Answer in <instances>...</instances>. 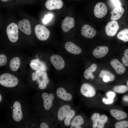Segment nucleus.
<instances>
[{
	"label": "nucleus",
	"instance_id": "6e6552de",
	"mask_svg": "<svg viewBox=\"0 0 128 128\" xmlns=\"http://www.w3.org/2000/svg\"><path fill=\"white\" fill-rule=\"evenodd\" d=\"M12 116L14 120L17 122L20 121L23 118L21 105L18 101H15L13 104Z\"/></svg>",
	"mask_w": 128,
	"mask_h": 128
},
{
	"label": "nucleus",
	"instance_id": "a211bd4d",
	"mask_svg": "<svg viewBox=\"0 0 128 128\" xmlns=\"http://www.w3.org/2000/svg\"><path fill=\"white\" fill-rule=\"evenodd\" d=\"M65 47L69 52L74 54H78L82 52V50L79 47L71 42H66Z\"/></svg>",
	"mask_w": 128,
	"mask_h": 128
},
{
	"label": "nucleus",
	"instance_id": "8fccbe9b",
	"mask_svg": "<svg viewBox=\"0 0 128 128\" xmlns=\"http://www.w3.org/2000/svg\"></svg>",
	"mask_w": 128,
	"mask_h": 128
},
{
	"label": "nucleus",
	"instance_id": "c03bdc74",
	"mask_svg": "<svg viewBox=\"0 0 128 128\" xmlns=\"http://www.w3.org/2000/svg\"><path fill=\"white\" fill-rule=\"evenodd\" d=\"M90 78L92 79H93L94 78V77L93 75L92 74L90 76Z\"/></svg>",
	"mask_w": 128,
	"mask_h": 128
},
{
	"label": "nucleus",
	"instance_id": "7c9ffc66",
	"mask_svg": "<svg viewBox=\"0 0 128 128\" xmlns=\"http://www.w3.org/2000/svg\"><path fill=\"white\" fill-rule=\"evenodd\" d=\"M114 90L116 92L119 93H123L128 90V87L125 85H122L115 87Z\"/></svg>",
	"mask_w": 128,
	"mask_h": 128
},
{
	"label": "nucleus",
	"instance_id": "39448f33",
	"mask_svg": "<svg viewBox=\"0 0 128 128\" xmlns=\"http://www.w3.org/2000/svg\"><path fill=\"white\" fill-rule=\"evenodd\" d=\"M119 26L118 22L116 21H112L108 22L105 27L106 34L109 36H114L119 29Z\"/></svg>",
	"mask_w": 128,
	"mask_h": 128
},
{
	"label": "nucleus",
	"instance_id": "ea45409f",
	"mask_svg": "<svg viewBox=\"0 0 128 128\" xmlns=\"http://www.w3.org/2000/svg\"><path fill=\"white\" fill-rule=\"evenodd\" d=\"M103 81L105 82L110 81V77L106 76H104L102 78Z\"/></svg>",
	"mask_w": 128,
	"mask_h": 128
},
{
	"label": "nucleus",
	"instance_id": "5701e85b",
	"mask_svg": "<svg viewBox=\"0 0 128 128\" xmlns=\"http://www.w3.org/2000/svg\"><path fill=\"white\" fill-rule=\"evenodd\" d=\"M20 63V59L18 57L13 58L10 60L9 66L10 70L13 71H17L19 68Z\"/></svg>",
	"mask_w": 128,
	"mask_h": 128
},
{
	"label": "nucleus",
	"instance_id": "58836bf2",
	"mask_svg": "<svg viewBox=\"0 0 128 128\" xmlns=\"http://www.w3.org/2000/svg\"><path fill=\"white\" fill-rule=\"evenodd\" d=\"M116 7L121 6V4L119 0H112Z\"/></svg>",
	"mask_w": 128,
	"mask_h": 128
},
{
	"label": "nucleus",
	"instance_id": "bb28decb",
	"mask_svg": "<svg viewBox=\"0 0 128 128\" xmlns=\"http://www.w3.org/2000/svg\"><path fill=\"white\" fill-rule=\"evenodd\" d=\"M75 114V112L74 110H70L64 119V122L65 125L68 126L69 125L71 119L74 117Z\"/></svg>",
	"mask_w": 128,
	"mask_h": 128
},
{
	"label": "nucleus",
	"instance_id": "f8f14e48",
	"mask_svg": "<svg viewBox=\"0 0 128 128\" xmlns=\"http://www.w3.org/2000/svg\"><path fill=\"white\" fill-rule=\"evenodd\" d=\"M29 65L32 69L36 71H45L47 70L45 64L38 58L31 60Z\"/></svg>",
	"mask_w": 128,
	"mask_h": 128
},
{
	"label": "nucleus",
	"instance_id": "de8ad7c7",
	"mask_svg": "<svg viewBox=\"0 0 128 128\" xmlns=\"http://www.w3.org/2000/svg\"><path fill=\"white\" fill-rule=\"evenodd\" d=\"M127 86L128 87V80L127 82Z\"/></svg>",
	"mask_w": 128,
	"mask_h": 128
},
{
	"label": "nucleus",
	"instance_id": "c756f323",
	"mask_svg": "<svg viewBox=\"0 0 128 128\" xmlns=\"http://www.w3.org/2000/svg\"><path fill=\"white\" fill-rule=\"evenodd\" d=\"M108 119L107 116L104 114L101 116L100 120L98 122L97 128H103L104 127L105 124Z\"/></svg>",
	"mask_w": 128,
	"mask_h": 128
},
{
	"label": "nucleus",
	"instance_id": "cd10ccee",
	"mask_svg": "<svg viewBox=\"0 0 128 128\" xmlns=\"http://www.w3.org/2000/svg\"><path fill=\"white\" fill-rule=\"evenodd\" d=\"M101 115L98 113H95L91 116V119L93 122V127L95 128L97 127L98 123L100 121Z\"/></svg>",
	"mask_w": 128,
	"mask_h": 128
},
{
	"label": "nucleus",
	"instance_id": "4c0bfd02",
	"mask_svg": "<svg viewBox=\"0 0 128 128\" xmlns=\"http://www.w3.org/2000/svg\"><path fill=\"white\" fill-rule=\"evenodd\" d=\"M47 83L45 82H42L39 84V87L41 89L46 88L47 86Z\"/></svg>",
	"mask_w": 128,
	"mask_h": 128
},
{
	"label": "nucleus",
	"instance_id": "2f4dec72",
	"mask_svg": "<svg viewBox=\"0 0 128 128\" xmlns=\"http://www.w3.org/2000/svg\"><path fill=\"white\" fill-rule=\"evenodd\" d=\"M116 128H126L128 127V121H123L116 123L115 125Z\"/></svg>",
	"mask_w": 128,
	"mask_h": 128
},
{
	"label": "nucleus",
	"instance_id": "c9c22d12",
	"mask_svg": "<svg viewBox=\"0 0 128 128\" xmlns=\"http://www.w3.org/2000/svg\"><path fill=\"white\" fill-rule=\"evenodd\" d=\"M107 96L108 99L114 100V99L115 96V94L113 92L110 91L107 93Z\"/></svg>",
	"mask_w": 128,
	"mask_h": 128
},
{
	"label": "nucleus",
	"instance_id": "1a4fd4ad",
	"mask_svg": "<svg viewBox=\"0 0 128 128\" xmlns=\"http://www.w3.org/2000/svg\"><path fill=\"white\" fill-rule=\"evenodd\" d=\"M32 79L33 81L37 80L39 84L42 82H45L47 84L49 82L47 74L45 71H36L32 74Z\"/></svg>",
	"mask_w": 128,
	"mask_h": 128
},
{
	"label": "nucleus",
	"instance_id": "393cba45",
	"mask_svg": "<svg viewBox=\"0 0 128 128\" xmlns=\"http://www.w3.org/2000/svg\"><path fill=\"white\" fill-rule=\"evenodd\" d=\"M97 68V65L95 64H92L85 71L84 76V78L86 79H88L90 76L92 74L93 72H95Z\"/></svg>",
	"mask_w": 128,
	"mask_h": 128
},
{
	"label": "nucleus",
	"instance_id": "4468645a",
	"mask_svg": "<svg viewBox=\"0 0 128 128\" xmlns=\"http://www.w3.org/2000/svg\"><path fill=\"white\" fill-rule=\"evenodd\" d=\"M42 97L43 101L44 108L46 110H49L52 105V102L54 98V95L52 93L48 94L47 93L44 92L42 94Z\"/></svg>",
	"mask_w": 128,
	"mask_h": 128
},
{
	"label": "nucleus",
	"instance_id": "f257e3e1",
	"mask_svg": "<svg viewBox=\"0 0 128 128\" xmlns=\"http://www.w3.org/2000/svg\"><path fill=\"white\" fill-rule=\"evenodd\" d=\"M18 82L17 78L9 73H4L0 76V84L5 87H14L17 85Z\"/></svg>",
	"mask_w": 128,
	"mask_h": 128
},
{
	"label": "nucleus",
	"instance_id": "9d476101",
	"mask_svg": "<svg viewBox=\"0 0 128 128\" xmlns=\"http://www.w3.org/2000/svg\"><path fill=\"white\" fill-rule=\"evenodd\" d=\"M81 34L83 37L88 38H91L96 35L95 30L90 25L85 24L82 27Z\"/></svg>",
	"mask_w": 128,
	"mask_h": 128
},
{
	"label": "nucleus",
	"instance_id": "9b49d317",
	"mask_svg": "<svg viewBox=\"0 0 128 128\" xmlns=\"http://www.w3.org/2000/svg\"><path fill=\"white\" fill-rule=\"evenodd\" d=\"M63 5V2L61 0H47L45 4L46 8L49 10L60 9Z\"/></svg>",
	"mask_w": 128,
	"mask_h": 128
},
{
	"label": "nucleus",
	"instance_id": "412c9836",
	"mask_svg": "<svg viewBox=\"0 0 128 128\" xmlns=\"http://www.w3.org/2000/svg\"><path fill=\"white\" fill-rule=\"evenodd\" d=\"M56 93L58 97L60 99L66 101H70L72 99V96L69 93H67L65 89L62 87L58 88Z\"/></svg>",
	"mask_w": 128,
	"mask_h": 128
},
{
	"label": "nucleus",
	"instance_id": "20e7f679",
	"mask_svg": "<svg viewBox=\"0 0 128 128\" xmlns=\"http://www.w3.org/2000/svg\"><path fill=\"white\" fill-rule=\"evenodd\" d=\"M108 9L105 4L103 2L97 3L94 7V12L95 15L98 18H101L106 14Z\"/></svg>",
	"mask_w": 128,
	"mask_h": 128
},
{
	"label": "nucleus",
	"instance_id": "ddd939ff",
	"mask_svg": "<svg viewBox=\"0 0 128 128\" xmlns=\"http://www.w3.org/2000/svg\"><path fill=\"white\" fill-rule=\"evenodd\" d=\"M18 24L19 29L27 35L31 34V25L28 20L25 19L21 20L18 22Z\"/></svg>",
	"mask_w": 128,
	"mask_h": 128
},
{
	"label": "nucleus",
	"instance_id": "e433bc0d",
	"mask_svg": "<svg viewBox=\"0 0 128 128\" xmlns=\"http://www.w3.org/2000/svg\"><path fill=\"white\" fill-rule=\"evenodd\" d=\"M114 100L110 99H106L104 98L102 99L103 102L105 104L108 105L111 104L113 103Z\"/></svg>",
	"mask_w": 128,
	"mask_h": 128
},
{
	"label": "nucleus",
	"instance_id": "a878e982",
	"mask_svg": "<svg viewBox=\"0 0 128 128\" xmlns=\"http://www.w3.org/2000/svg\"><path fill=\"white\" fill-rule=\"evenodd\" d=\"M84 123L83 119L80 115H77L71 123L72 127H76L80 126L82 125Z\"/></svg>",
	"mask_w": 128,
	"mask_h": 128
},
{
	"label": "nucleus",
	"instance_id": "79ce46f5",
	"mask_svg": "<svg viewBox=\"0 0 128 128\" xmlns=\"http://www.w3.org/2000/svg\"><path fill=\"white\" fill-rule=\"evenodd\" d=\"M123 100L124 101H128V96H125L123 98Z\"/></svg>",
	"mask_w": 128,
	"mask_h": 128
},
{
	"label": "nucleus",
	"instance_id": "37998d69",
	"mask_svg": "<svg viewBox=\"0 0 128 128\" xmlns=\"http://www.w3.org/2000/svg\"><path fill=\"white\" fill-rule=\"evenodd\" d=\"M12 0H0L1 2L4 3H6Z\"/></svg>",
	"mask_w": 128,
	"mask_h": 128
},
{
	"label": "nucleus",
	"instance_id": "aec40b11",
	"mask_svg": "<svg viewBox=\"0 0 128 128\" xmlns=\"http://www.w3.org/2000/svg\"><path fill=\"white\" fill-rule=\"evenodd\" d=\"M71 108L69 105H65L61 106L59 109L57 113V116L59 120L62 121L71 110Z\"/></svg>",
	"mask_w": 128,
	"mask_h": 128
},
{
	"label": "nucleus",
	"instance_id": "2eb2a0df",
	"mask_svg": "<svg viewBox=\"0 0 128 128\" xmlns=\"http://www.w3.org/2000/svg\"><path fill=\"white\" fill-rule=\"evenodd\" d=\"M74 25V19L72 17L67 16L62 22V28L64 32H67L73 27Z\"/></svg>",
	"mask_w": 128,
	"mask_h": 128
},
{
	"label": "nucleus",
	"instance_id": "a18cd8bd",
	"mask_svg": "<svg viewBox=\"0 0 128 128\" xmlns=\"http://www.w3.org/2000/svg\"><path fill=\"white\" fill-rule=\"evenodd\" d=\"M2 100V97L1 96V95H0V102H1Z\"/></svg>",
	"mask_w": 128,
	"mask_h": 128
},
{
	"label": "nucleus",
	"instance_id": "6ab92c4d",
	"mask_svg": "<svg viewBox=\"0 0 128 128\" xmlns=\"http://www.w3.org/2000/svg\"><path fill=\"white\" fill-rule=\"evenodd\" d=\"M124 11V9L121 6L115 7L110 12L112 21H115L119 19L123 15Z\"/></svg>",
	"mask_w": 128,
	"mask_h": 128
},
{
	"label": "nucleus",
	"instance_id": "c85d7f7f",
	"mask_svg": "<svg viewBox=\"0 0 128 128\" xmlns=\"http://www.w3.org/2000/svg\"><path fill=\"white\" fill-rule=\"evenodd\" d=\"M100 77L102 78L105 76L109 77L110 78V81H113L115 79V76L114 74L111 73L109 71L105 70H102L101 71L99 75Z\"/></svg>",
	"mask_w": 128,
	"mask_h": 128
},
{
	"label": "nucleus",
	"instance_id": "f03ea898",
	"mask_svg": "<svg viewBox=\"0 0 128 128\" xmlns=\"http://www.w3.org/2000/svg\"><path fill=\"white\" fill-rule=\"evenodd\" d=\"M6 32L9 40L12 42H16L18 39V26L15 23H12L7 26Z\"/></svg>",
	"mask_w": 128,
	"mask_h": 128
},
{
	"label": "nucleus",
	"instance_id": "7ed1b4c3",
	"mask_svg": "<svg viewBox=\"0 0 128 128\" xmlns=\"http://www.w3.org/2000/svg\"><path fill=\"white\" fill-rule=\"evenodd\" d=\"M34 31L37 38L41 41L47 40L50 35L49 30L45 26L41 24H38L35 26Z\"/></svg>",
	"mask_w": 128,
	"mask_h": 128
},
{
	"label": "nucleus",
	"instance_id": "09e8293b",
	"mask_svg": "<svg viewBox=\"0 0 128 128\" xmlns=\"http://www.w3.org/2000/svg\"><path fill=\"white\" fill-rule=\"evenodd\" d=\"M11 107V109H12V107Z\"/></svg>",
	"mask_w": 128,
	"mask_h": 128
},
{
	"label": "nucleus",
	"instance_id": "72a5a7b5",
	"mask_svg": "<svg viewBox=\"0 0 128 128\" xmlns=\"http://www.w3.org/2000/svg\"><path fill=\"white\" fill-rule=\"evenodd\" d=\"M7 57L4 54L0 55V66H2L5 65L7 63Z\"/></svg>",
	"mask_w": 128,
	"mask_h": 128
},
{
	"label": "nucleus",
	"instance_id": "4be33fe9",
	"mask_svg": "<svg viewBox=\"0 0 128 128\" xmlns=\"http://www.w3.org/2000/svg\"><path fill=\"white\" fill-rule=\"evenodd\" d=\"M111 115L118 120H120L126 118L127 114L125 112L116 109H111L110 111Z\"/></svg>",
	"mask_w": 128,
	"mask_h": 128
},
{
	"label": "nucleus",
	"instance_id": "dca6fc26",
	"mask_svg": "<svg viewBox=\"0 0 128 128\" xmlns=\"http://www.w3.org/2000/svg\"><path fill=\"white\" fill-rule=\"evenodd\" d=\"M110 64L118 74H122L125 71V67L117 59H114L112 60L110 62Z\"/></svg>",
	"mask_w": 128,
	"mask_h": 128
},
{
	"label": "nucleus",
	"instance_id": "473e14b6",
	"mask_svg": "<svg viewBox=\"0 0 128 128\" xmlns=\"http://www.w3.org/2000/svg\"><path fill=\"white\" fill-rule=\"evenodd\" d=\"M122 60L124 65L128 67V49H126L124 51L123 56L122 58Z\"/></svg>",
	"mask_w": 128,
	"mask_h": 128
},
{
	"label": "nucleus",
	"instance_id": "0eeeda50",
	"mask_svg": "<svg viewBox=\"0 0 128 128\" xmlns=\"http://www.w3.org/2000/svg\"><path fill=\"white\" fill-rule=\"evenodd\" d=\"M80 91L82 94L87 97H93L95 96L96 93L94 88L91 85L86 83L82 85Z\"/></svg>",
	"mask_w": 128,
	"mask_h": 128
},
{
	"label": "nucleus",
	"instance_id": "a19ab883",
	"mask_svg": "<svg viewBox=\"0 0 128 128\" xmlns=\"http://www.w3.org/2000/svg\"><path fill=\"white\" fill-rule=\"evenodd\" d=\"M40 128H48L49 127L48 125L45 123H42L40 125Z\"/></svg>",
	"mask_w": 128,
	"mask_h": 128
},
{
	"label": "nucleus",
	"instance_id": "423d86ee",
	"mask_svg": "<svg viewBox=\"0 0 128 128\" xmlns=\"http://www.w3.org/2000/svg\"><path fill=\"white\" fill-rule=\"evenodd\" d=\"M50 60L54 67L57 70H60L64 67V61L62 58L59 55H53L51 56Z\"/></svg>",
	"mask_w": 128,
	"mask_h": 128
},
{
	"label": "nucleus",
	"instance_id": "b1692460",
	"mask_svg": "<svg viewBox=\"0 0 128 128\" xmlns=\"http://www.w3.org/2000/svg\"><path fill=\"white\" fill-rule=\"evenodd\" d=\"M117 37L124 42L128 41V28H125L120 31L118 34Z\"/></svg>",
	"mask_w": 128,
	"mask_h": 128
},
{
	"label": "nucleus",
	"instance_id": "f3484780",
	"mask_svg": "<svg viewBox=\"0 0 128 128\" xmlns=\"http://www.w3.org/2000/svg\"><path fill=\"white\" fill-rule=\"evenodd\" d=\"M108 50V48L106 46H98L94 50L92 53L95 57L97 58H101L106 55Z\"/></svg>",
	"mask_w": 128,
	"mask_h": 128
},
{
	"label": "nucleus",
	"instance_id": "49530a36",
	"mask_svg": "<svg viewBox=\"0 0 128 128\" xmlns=\"http://www.w3.org/2000/svg\"><path fill=\"white\" fill-rule=\"evenodd\" d=\"M75 128H81V127H79V126H77V127H75Z\"/></svg>",
	"mask_w": 128,
	"mask_h": 128
},
{
	"label": "nucleus",
	"instance_id": "f704fd0d",
	"mask_svg": "<svg viewBox=\"0 0 128 128\" xmlns=\"http://www.w3.org/2000/svg\"><path fill=\"white\" fill-rule=\"evenodd\" d=\"M53 17V15L50 14L45 15L42 20L43 23L46 24H47L52 19Z\"/></svg>",
	"mask_w": 128,
	"mask_h": 128
}]
</instances>
